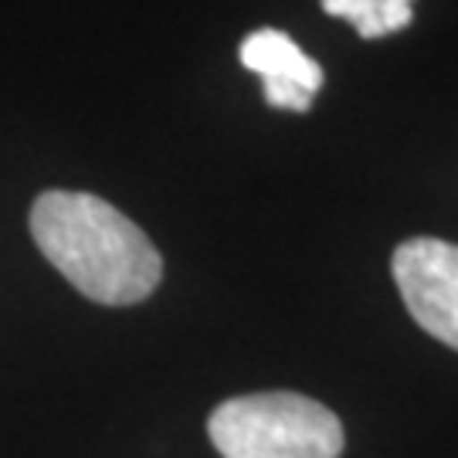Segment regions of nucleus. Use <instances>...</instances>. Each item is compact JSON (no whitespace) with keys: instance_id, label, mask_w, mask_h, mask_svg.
Segmentation results:
<instances>
[{"instance_id":"f257e3e1","label":"nucleus","mask_w":458,"mask_h":458,"mask_svg":"<svg viewBox=\"0 0 458 458\" xmlns=\"http://www.w3.org/2000/svg\"><path fill=\"white\" fill-rule=\"evenodd\" d=\"M31 234L41 255L102 306H136L164 278L147 231L85 191H45L31 208Z\"/></svg>"},{"instance_id":"f03ea898","label":"nucleus","mask_w":458,"mask_h":458,"mask_svg":"<svg viewBox=\"0 0 458 458\" xmlns=\"http://www.w3.org/2000/svg\"><path fill=\"white\" fill-rule=\"evenodd\" d=\"M221 458H340V418L306 394H242L217 404L208 418Z\"/></svg>"},{"instance_id":"39448f33","label":"nucleus","mask_w":458,"mask_h":458,"mask_svg":"<svg viewBox=\"0 0 458 458\" xmlns=\"http://www.w3.org/2000/svg\"><path fill=\"white\" fill-rule=\"evenodd\" d=\"M319 4L329 17L350 21L367 41L404 31L414 14V0H319Z\"/></svg>"},{"instance_id":"20e7f679","label":"nucleus","mask_w":458,"mask_h":458,"mask_svg":"<svg viewBox=\"0 0 458 458\" xmlns=\"http://www.w3.org/2000/svg\"><path fill=\"white\" fill-rule=\"evenodd\" d=\"M242 65L262 79L265 102L272 109L310 113L312 96L323 89V68L278 28L251 31L238 51Z\"/></svg>"},{"instance_id":"7ed1b4c3","label":"nucleus","mask_w":458,"mask_h":458,"mask_svg":"<svg viewBox=\"0 0 458 458\" xmlns=\"http://www.w3.org/2000/svg\"><path fill=\"white\" fill-rule=\"evenodd\" d=\"M391 272L411 319L458 350V245L442 238H408L394 248Z\"/></svg>"}]
</instances>
